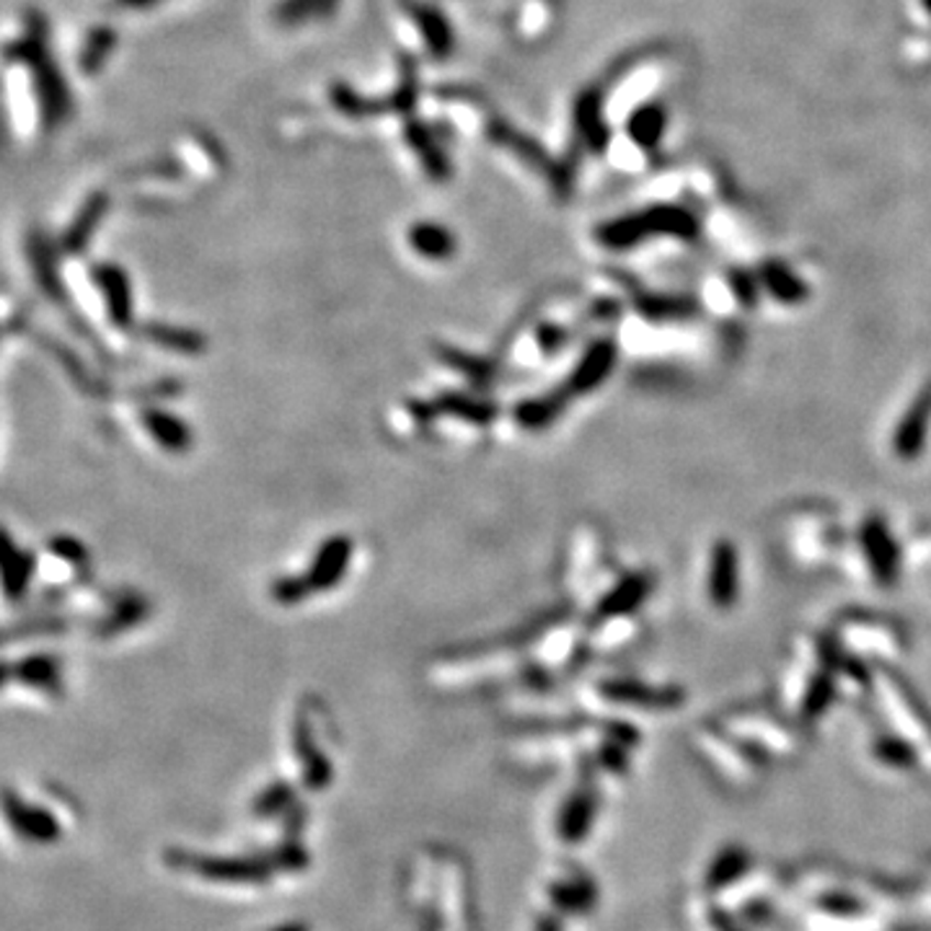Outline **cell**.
Returning a JSON list of instances; mask_svg holds the SVG:
<instances>
[{
    "instance_id": "16",
    "label": "cell",
    "mask_w": 931,
    "mask_h": 931,
    "mask_svg": "<svg viewBox=\"0 0 931 931\" xmlns=\"http://www.w3.org/2000/svg\"><path fill=\"white\" fill-rule=\"evenodd\" d=\"M732 282H735V292H738V298L743 300V303H747V306L756 303V285H753V280L735 275V280H732Z\"/></svg>"
},
{
    "instance_id": "10",
    "label": "cell",
    "mask_w": 931,
    "mask_h": 931,
    "mask_svg": "<svg viewBox=\"0 0 931 931\" xmlns=\"http://www.w3.org/2000/svg\"><path fill=\"white\" fill-rule=\"evenodd\" d=\"M629 130H632V137L636 143L644 145V148H652L665 132V112L657 107L640 109V112L632 117Z\"/></svg>"
},
{
    "instance_id": "12",
    "label": "cell",
    "mask_w": 931,
    "mask_h": 931,
    "mask_svg": "<svg viewBox=\"0 0 931 931\" xmlns=\"http://www.w3.org/2000/svg\"><path fill=\"white\" fill-rule=\"evenodd\" d=\"M835 694V684L831 678V673H818L816 678H812V684L808 686V694H805V703H802V714L808 717V720H816L828 709V703H831Z\"/></svg>"
},
{
    "instance_id": "17",
    "label": "cell",
    "mask_w": 931,
    "mask_h": 931,
    "mask_svg": "<svg viewBox=\"0 0 931 931\" xmlns=\"http://www.w3.org/2000/svg\"><path fill=\"white\" fill-rule=\"evenodd\" d=\"M923 5H927V11H931V0H923Z\"/></svg>"
},
{
    "instance_id": "13",
    "label": "cell",
    "mask_w": 931,
    "mask_h": 931,
    "mask_svg": "<svg viewBox=\"0 0 931 931\" xmlns=\"http://www.w3.org/2000/svg\"><path fill=\"white\" fill-rule=\"evenodd\" d=\"M875 756L893 768H911L916 764L913 745L898 738H879L875 743Z\"/></svg>"
},
{
    "instance_id": "6",
    "label": "cell",
    "mask_w": 931,
    "mask_h": 931,
    "mask_svg": "<svg viewBox=\"0 0 931 931\" xmlns=\"http://www.w3.org/2000/svg\"><path fill=\"white\" fill-rule=\"evenodd\" d=\"M608 696L619 701H634L640 707H678V701L684 699V694L678 688H650L642 684H611L606 688Z\"/></svg>"
},
{
    "instance_id": "11",
    "label": "cell",
    "mask_w": 931,
    "mask_h": 931,
    "mask_svg": "<svg viewBox=\"0 0 931 931\" xmlns=\"http://www.w3.org/2000/svg\"><path fill=\"white\" fill-rule=\"evenodd\" d=\"M888 680L893 684V691L898 694V701L904 703L906 714H911V720H913L916 728H919V732H923V735L931 738V712L919 701V696L913 694V688H908L906 680L898 678L896 673H890Z\"/></svg>"
},
{
    "instance_id": "8",
    "label": "cell",
    "mask_w": 931,
    "mask_h": 931,
    "mask_svg": "<svg viewBox=\"0 0 931 931\" xmlns=\"http://www.w3.org/2000/svg\"><path fill=\"white\" fill-rule=\"evenodd\" d=\"M613 361H616V347L611 342L596 344V347L588 352V357H585V363L577 368V376H575L577 388L598 386L600 380L611 373Z\"/></svg>"
},
{
    "instance_id": "4",
    "label": "cell",
    "mask_w": 931,
    "mask_h": 931,
    "mask_svg": "<svg viewBox=\"0 0 931 931\" xmlns=\"http://www.w3.org/2000/svg\"><path fill=\"white\" fill-rule=\"evenodd\" d=\"M931 424V384H927L913 399V404L906 409L904 420L898 422L896 437H893V448L904 461H916L927 445Z\"/></svg>"
},
{
    "instance_id": "15",
    "label": "cell",
    "mask_w": 931,
    "mask_h": 931,
    "mask_svg": "<svg viewBox=\"0 0 931 931\" xmlns=\"http://www.w3.org/2000/svg\"><path fill=\"white\" fill-rule=\"evenodd\" d=\"M0 567H3V577L9 590H21L26 585V564L19 559L16 548L9 544V539L0 536Z\"/></svg>"
},
{
    "instance_id": "5",
    "label": "cell",
    "mask_w": 931,
    "mask_h": 931,
    "mask_svg": "<svg viewBox=\"0 0 931 931\" xmlns=\"http://www.w3.org/2000/svg\"><path fill=\"white\" fill-rule=\"evenodd\" d=\"M738 548L730 541H717L709 564V598L717 608L728 611L738 603Z\"/></svg>"
},
{
    "instance_id": "1",
    "label": "cell",
    "mask_w": 931,
    "mask_h": 931,
    "mask_svg": "<svg viewBox=\"0 0 931 931\" xmlns=\"http://www.w3.org/2000/svg\"><path fill=\"white\" fill-rule=\"evenodd\" d=\"M47 42L49 40L44 34L42 19H29V29L13 44L9 57L26 65L32 91L36 101H40V117L44 120V128L55 130L70 114L73 101L68 84H65V76L57 68Z\"/></svg>"
},
{
    "instance_id": "2",
    "label": "cell",
    "mask_w": 931,
    "mask_h": 931,
    "mask_svg": "<svg viewBox=\"0 0 931 931\" xmlns=\"http://www.w3.org/2000/svg\"><path fill=\"white\" fill-rule=\"evenodd\" d=\"M657 233H663V236L694 239L696 233H699V223H696V218L688 210L665 204V208H655L644 212V215L616 220V223L606 225L600 236L611 246H632L642 239L657 236Z\"/></svg>"
},
{
    "instance_id": "3",
    "label": "cell",
    "mask_w": 931,
    "mask_h": 931,
    "mask_svg": "<svg viewBox=\"0 0 931 931\" xmlns=\"http://www.w3.org/2000/svg\"><path fill=\"white\" fill-rule=\"evenodd\" d=\"M862 548H864V556H867V564L872 575H875V580L883 585V588H893L898 577L900 556H898L896 541H893V533L888 531V525H885V520H879L877 516L864 520Z\"/></svg>"
},
{
    "instance_id": "9",
    "label": "cell",
    "mask_w": 931,
    "mask_h": 931,
    "mask_svg": "<svg viewBox=\"0 0 931 931\" xmlns=\"http://www.w3.org/2000/svg\"><path fill=\"white\" fill-rule=\"evenodd\" d=\"M650 577H642V575H636V577H629L627 583H621L619 588H616L611 596L606 598V603H603V613H608V616H613V613H629V611H634L636 606L642 603L644 600V596H647L650 592Z\"/></svg>"
},
{
    "instance_id": "7",
    "label": "cell",
    "mask_w": 931,
    "mask_h": 931,
    "mask_svg": "<svg viewBox=\"0 0 931 931\" xmlns=\"http://www.w3.org/2000/svg\"><path fill=\"white\" fill-rule=\"evenodd\" d=\"M761 280H764L766 290L772 292L776 300H782V303H802V300L808 298V288H805V282L795 273H789L784 264H776V262L764 264V269H761Z\"/></svg>"
},
{
    "instance_id": "14",
    "label": "cell",
    "mask_w": 931,
    "mask_h": 931,
    "mask_svg": "<svg viewBox=\"0 0 931 931\" xmlns=\"http://www.w3.org/2000/svg\"><path fill=\"white\" fill-rule=\"evenodd\" d=\"M747 867V856L743 852H738V849H730V852H722L717 856V862L712 864V872H709V885L712 888H720V885H728L732 879H738L743 875V869Z\"/></svg>"
}]
</instances>
